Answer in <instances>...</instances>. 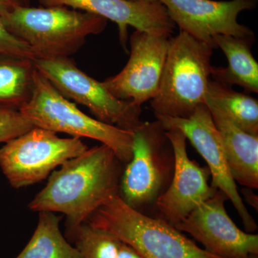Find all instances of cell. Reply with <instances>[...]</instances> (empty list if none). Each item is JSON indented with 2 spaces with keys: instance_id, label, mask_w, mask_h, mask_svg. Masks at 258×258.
Returning a JSON list of instances; mask_svg holds the SVG:
<instances>
[{
  "instance_id": "cell-1",
  "label": "cell",
  "mask_w": 258,
  "mask_h": 258,
  "mask_svg": "<svg viewBox=\"0 0 258 258\" xmlns=\"http://www.w3.org/2000/svg\"><path fill=\"white\" fill-rule=\"evenodd\" d=\"M121 164L106 145L88 149L52 171L28 208L64 214L67 230L82 225L108 198L119 195Z\"/></svg>"
},
{
  "instance_id": "cell-2",
  "label": "cell",
  "mask_w": 258,
  "mask_h": 258,
  "mask_svg": "<svg viewBox=\"0 0 258 258\" xmlns=\"http://www.w3.org/2000/svg\"><path fill=\"white\" fill-rule=\"evenodd\" d=\"M5 27L31 47L35 58L70 57L91 35L106 29V19L64 6L16 7L1 17Z\"/></svg>"
},
{
  "instance_id": "cell-3",
  "label": "cell",
  "mask_w": 258,
  "mask_h": 258,
  "mask_svg": "<svg viewBox=\"0 0 258 258\" xmlns=\"http://www.w3.org/2000/svg\"><path fill=\"white\" fill-rule=\"evenodd\" d=\"M86 222L118 237L144 258H221L164 220L131 208L119 195L108 198Z\"/></svg>"
},
{
  "instance_id": "cell-4",
  "label": "cell",
  "mask_w": 258,
  "mask_h": 258,
  "mask_svg": "<svg viewBox=\"0 0 258 258\" xmlns=\"http://www.w3.org/2000/svg\"><path fill=\"white\" fill-rule=\"evenodd\" d=\"M213 50L184 32L171 37L160 86L151 100L155 115L187 118L205 103Z\"/></svg>"
},
{
  "instance_id": "cell-5",
  "label": "cell",
  "mask_w": 258,
  "mask_h": 258,
  "mask_svg": "<svg viewBox=\"0 0 258 258\" xmlns=\"http://www.w3.org/2000/svg\"><path fill=\"white\" fill-rule=\"evenodd\" d=\"M19 111L34 126L69 134L76 138L94 139L109 147L120 162L128 164L132 159L134 132L83 113L37 69L31 98Z\"/></svg>"
},
{
  "instance_id": "cell-6",
  "label": "cell",
  "mask_w": 258,
  "mask_h": 258,
  "mask_svg": "<svg viewBox=\"0 0 258 258\" xmlns=\"http://www.w3.org/2000/svg\"><path fill=\"white\" fill-rule=\"evenodd\" d=\"M174 169V152L165 129L157 120L144 122L134 132L132 159L120 177V198L141 212L166 191Z\"/></svg>"
},
{
  "instance_id": "cell-7",
  "label": "cell",
  "mask_w": 258,
  "mask_h": 258,
  "mask_svg": "<svg viewBox=\"0 0 258 258\" xmlns=\"http://www.w3.org/2000/svg\"><path fill=\"white\" fill-rule=\"evenodd\" d=\"M33 62L60 94L87 107L97 119L132 132L144 123L140 106L115 98L103 83L81 71L69 57H38Z\"/></svg>"
},
{
  "instance_id": "cell-8",
  "label": "cell",
  "mask_w": 258,
  "mask_h": 258,
  "mask_svg": "<svg viewBox=\"0 0 258 258\" xmlns=\"http://www.w3.org/2000/svg\"><path fill=\"white\" fill-rule=\"evenodd\" d=\"M87 149L81 139L60 138L35 126L0 148V168L10 185L20 189L47 179L57 166Z\"/></svg>"
},
{
  "instance_id": "cell-9",
  "label": "cell",
  "mask_w": 258,
  "mask_h": 258,
  "mask_svg": "<svg viewBox=\"0 0 258 258\" xmlns=\"http://www.w3.org/2000/svg\"><path fill=\"white\" fill-rule=\"evenodd\" d=\"M155 116L165 130L179 129L186 139H189L208 164L212 187L225 193L240 215L247 232L252 233L257 230V224L246 208L235 180L231 175L221 137L206 104L200 105L187 118L160 115Z\"/></svg>"
},
{
  "instance_id": "cell-10",
  "label": "cell",
  "mask_w": 258,
  "mask_h": 258,
  "mask_svg": "<svg viewBox=\"0 0 258 258\" xmlns=\"http://www.w3.org/2000/svg\"><path fill=\"white\" fill-rule=\"evenodd\" d=\"M171 37L135 30L130 37L131 53L123 70L103 84L115 97L142 106L155 97Z\"/></svg>"
},
{
  "instance_id": "cell-11",
  "label": "cell",
  "mask_w": 258,
  "mask_h": 258,
  "mask_svg": "<svg viewBox=\"0 0 258 258\" xmlns=\"http://www.w3.org/2000/svg\"><path fill=\"white\" fill-rule=\"evenodd\" d=\"M225 193H216L174 226L200 242L205 250L221 258L258 255V235L241 230L225 208Z\"/></svg>"
},
{
  "instance_id": "cell-12",
  "label": "cell",
  "mask_w": 258,
  "mask_h": 258,
  "mask_svg": "<svg viewBox=\"0 0 258 258\" xmlns=\"http://www.w3.org/2000/svg\"><path fill=\"white\" fill-rule=\"evenodd\" d=\"M169 18L179 28L197 40L211 45L216 35L237 37L254 36L253 32L238 23L239 15L253 10L257 0H159Z\"/></svg>"
},
{
  "instance_id": "cell-13",
  "label": "cell",
  "mask_w": 258,
  "mask_h": 258,
  "mask_svg": "<svg viewBox=\"0 0 258 258\" xmlns=\"http://www.w3.org/2000/svg\"><path fill=\"white\" fill-rule=\"evenodd\" d=\"M165 134L174 152V169L170 184L155 205L161 220L174 227L217 189L209 184L208 167H202L189 159L184 134L174 128L165 130Z\"/></svg>"
},
{
  "instance_id": "cell-14",
  "label": "cell",
  "mask_w": 258,
  "mask_h": 258,
  "mask_svg": "<svg viewBox=\"0 0 258 258\" xmlns=\"http://www.w3.org/2000/svg\"><path fill=\"white\" fill-rule=\"evenodd\" d=\"M43 7L64 6L86 12L116 24L120 41L126 50L128 28L171 37L175 24L160 2L137 3L128 0H38Z\"/></svg>"
},
{
  "instance_id": "cell-15",
  "label": "cell",
  "mask_w": 258,
  "mask_h": 258,
  "mask_svg": "<svg viewBox=\"0 0 258 258\" xmlns=\"http://www.w3.org/2000/svg\"><path fill=\"white\" fill-rule=\"evenodd\" d=\"M211 113L225 151L231 175L236 183L258 188V136L244 132L217 107L206 105Z\"/></svg>"
},
{
  "instance_id": "cell-16",
  "label": "cell",
  "mask_w": 258,
  "mask_h": 258,
  "mask_svg": "<svg viewBox=\"0 0 258 258\" xmlns=\"http://www.w3.org/2000/svg\"><path fill=\"white\" fill-rule=\"evenodd\" d=\"M214 47H220L225 53L228 66L213 67L211 76L215 81L227 85H237L247 92H258V63L251 47L254 36L237 37L218 35L213 37Z\"/></svg>"
},
{
  "instance_id": "cell-17",
  "label": "cell",
  "mask_w": 258,
  "mask_h": 258,
  "mask_svg": "<svg viewBox=\"0 0 258 258\" xmlns=\"http://www.w3.org/2000/svg\"><path fill=\"white\" fill-rule=\"evenodd\" d=\"M35 71L33 60L0 55V108L20 111L30 101Z\"/></svg>"
},
{
  "instance_id": "cell-18",
  "label": "cell",
  "mask_w": 258,
  "mask_h": 258,
  "mask_svg": "<svg viewBox=\"0 0 258 258\" xmlns=\"http://www.w3.org/2000/svg\"><path fill=\"white\" fill-rule=\"evenodd\" d=\"M204 102L221 110L244 132L258 136V101L253 97L210 80Z\"/></svg>"
},
{
  "instance_id": "cell-19",
  "label": "cell",
  "mask_w": 258,
  "mask_h": 258,
  "mask_svg": "<svg viewBox=\"0 0 258 258\" xmlns=\"http://www.w3.org/2000/svg\"><path fill=\"white\" fill-rule=\"evenodd\" d=\"M60 217L54 212H39V220L32 238L15 258H83L60 230Z\"/></svg>"
},
{
  "instance_id": "cell-20",
  "label": "cell",
  "mask_w": 258,
  "mask_h": 258,
  "mask_svg": "<svg viewBox=\"0 0 258 258\" xmlns=\"http://www.w3.org/2000/svg\"><path fill=\"white\" fill-rule=\"evenodd\" d=\"M66 237L83 258H120L125 244L115 236L87 222L66 230Z\"/></svg>"
},
{
  "instance_id": "cell-21",
  "label": "cell",
  "mask_w": 258,
  "mask_h": 258,
  "mask_svg": "<svg viewBox=\"0 0 258 258\" xmlns=\"http://www.w3.org/2000/svg\"><path fill=\"white\" fill-rule=\"evenodd\" d=\"M33 127L20 111L0 108V143H7Z\"/></svg>"
},
{
  "instance_id": "cell-22",
  "label": "cell",
  "mask_w": 258,
  "mask_h": 258,
  "mask_svg": "<svg viewBox=\"0 0 258 258\" xmlns=\"http://www.w3.org/2000/svg\"><path fill=\"white\" fill-rule=\"evenodd\" d=\"M0 55L13 56L34 60L36 57L31 47L11 33L0 18Z\"/></svg>"
},
{
  "instance_id": "cell-23",
  "label": "cell",
  "mask_w": 258,
  "mask_h": 258,
  "mask_svg": "<svg viewBox=\"0 0 258 258\" xmlns=\"http://www.w3.org/2000/svg\"><path fill=\"white\" fill-rule=\"evenodd\" d=\"M20 5H24L23 0H0V18Z\"/></svg>"
},
{
  "instance_id": "cell-24",
  "label": "cell",
  "mask_w": 258,
  "mask_h": 258,
  "mask_svg": "<svg viewBox=\"0 0 258 258\" xmlns=\"http://www.w3.org/2000/svg\"><path fill=\"white\" fill-rule=\"evenodd\" d=\"M242 193L244 194L247 203L252 206V208H256V210H257V197L254 195L252 189L247 188L244 191H242Z\"/></svg>"
},
{
  "instance_id": "cell-25",
  "label": "cell",
  "mask_w": 258,
  "mask_h": 258,
  "mask_svg": "<svg viewBox=\"0 0 258 258\" xmlns=\"http://www.w3.org/2000/svg\"><path fill=\"white\" fill-rule=\"evenodd\" d=\"M131 2H137V3H157L159 2V0H128Z\"/></svg>"
},
{
  "instance_id": "cell-26",
  "label": "cell",
  "mask_w": 258,
  "mask_h": 258,
  "mask_svg": "<svg viewBox=\"0 0 258 258\" xmlns=\"http://www.w3.org/2000/svg\"><path fill=\"white\" fill-rule=\"evenodd\" d=\"M252 258H258V255L253 256Z\"/></svg>"
},
{
  "instance_id": "cell-27",
  "label": "cell",
  "mask_w": 258,
  "mask_h": 258,
  "mask_svg": "<svg viewBox=\"0 0 258 258\" xmlns=\"http://www.w3.org/2000/svg\"><path fill=\"white\" fill-rule=\"evenodd\" d=\"M23 1L24 2V3H25V2L28 1V0H23Z\"/></svg>"
}]
</instances>
